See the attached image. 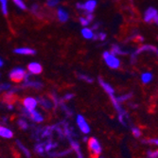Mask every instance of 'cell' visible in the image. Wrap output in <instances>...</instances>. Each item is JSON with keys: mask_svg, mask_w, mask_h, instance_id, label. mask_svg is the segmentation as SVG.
<instances>
[{"mask_svg": "<svg viewBox=\"0 0 158 158\" xmlns=\"http://www.w3.org/2000/svg\"><path fill=\"white\" fill-rule=\"evenodd\" d=\"M69 143H70L71 149H72V151L75 152V153H76V157L77 158H84L83 153H82L81 149V146L79 144V142L76 139H74V138H71V139H69Z\"/></svg>", "mask_w": 158, "mask_h": 158, "instance_id": "cell-8", "label": "cell"}, {"mask_svg": "<svg viewBox=\"0 0 158 158\" xmlns=\"http://www.w3.org/2000/svg\"><path fill=\"white\" fill-rule=\"evenodd\" d=\"M153 22H154V23H155V24H156V25L158 26V15H157V16H156V17L154 18V20H153Z\"/></svg>", "mask_w": 158, "mask_h": 158, "instance_id": "cell-39", "label": "cell"}, {"mask_svg": "<svg viewBox=\"0 0 158 158\" xmlns=\"http://www.w3.org/2000/svg\"><path fill=\"white\" fill-rule=\"evenodd\" d=\"M146 158H158V148L156 150H149L146 152Z\"/></svg>", "mask_w": 158, "mask_h": 158, "instance_id": "cell-30", "label": "cell"}, {"mask_svg": "<svg viewBox=\"0 0 158 158\" xmlns=\"http://www.w3.org/2000/svg\"><path fill=\"white\" fill-rule=\"evenodd\" d=\"M27 71H28V73H31V75H39L42 73L43 67L39 63L32 62L27 64Z\"/></svg>", "mask_w": 158, "mask_h": 158, "instance_id": "cell-9", "label": "cell"}, {"mask_svg": "<svg viewBox=\"0 0 158 158\" xmlns=\"http://www.w3.org/2000/svg\"><path fill=\"white\" fill-rule=\"evenodd\" d=\"M79 22H80V24L84 27H88L91 23L88 21V19L86 18L85 16H81L80 18H79Z\"/></svg>", "mask_w": 158, "mask_h": 158, "instance_id": "cell-32", "label": "cell"}, {"mask_svg": "<svg viewBox=\"0 0 158 158\" xmlns=\"http://www.w3.org/2000/svg\"><path fill=\"white\" fill-rule=\"evenodd\" d=\"M83 140H84L85 142H87V140H88V137H86V136H85V137H83Z\"/></svg>", "mask_w": 158, "mask_h": 158, "instance_id": "cell-40", "label": "cell"}, {"mask_svg": "<svg viewBox=\"0 0 158 158\" xmlns=\"http://www.w3.org/2000/svg\"><path fill=\"white\" fill-rule=\"evenodd\" d=\"M156 48L154 46H152V45H143V46H140L138 48H136V50L132 53L131 55V61L132 63H135L136 61V58L137 56L140 55L141 53H144V52H156Z\"/></svg>", "mask_w": 158, "mask_h": 158, "instance_id": "cell-5", "label": "cell"}, {"mask_svg": "<svg viewBox=\"0 0 158 158\" xmlns=\"http://www.w3.org/2000/svg\"><path fill=\"white\" fill-rule=\"evenodd\" d=\"M110 51H111L112 53H114V55H117V56H118V55H125V54L128 53L126 50H124L120 46H118V45H117V44L112 45Z\"/></svg>", "mask_w": 158, "mask_h": 158, "instance_id": "cell-17", "label": "cell"}, {"mask_svg": "<svg viewBox=\"0 0 158 158\" xmlns=\"http://www.w3.org/2000/svg\"><path fill=\"white\" fill-rule=\"evenodd\" d=\"M117 98H118V102L122 104L124 102H129V100H130L133 98V93L132 92H130V93H125V94H123L121 96H117Z\"/></svg>", "mask_w": 158, "mask_h": 158, "instance_id": "cell-20", "label": "cell"}, {"mask_svg": "<svg viewBox=\"0 0 158 158\" xmlns=\"http://www.w3.org/2000/svg\"><path fill=\"white\" fill-rule=\"evenodd\" d=\"M76 123L78 128L80 129V131L83 135H88L91 132V128L86 120V118L82 116V114H78L76 117Z\"/></svg>", "mask_w": 158, "mask_h": 158, "instance_id": "cell-4", "label": "cell"}, {"mask_svg": "<svg viewBox=\"0 0 158 158\" xmlns=\"http://www.w3.org/2000/svg\"><path fill=\"white\" fill-rule=\"evenodd\" d=\"M36 153L43 155L46 152V148H45V143H40V144H37L34 148Z\"/></svg>", "mask_w": 158, "mask_h": 158, "instance_id": "cell-26", "label": "cell"}, {"mask_svg": "<svg viewBox=\"0 0 158 158\" xmlns=\"http://www.w3.org/2000/svg\"><path fill=\"white\" fill-rule=\"evenodd\" d=\"M0 136L4 138H11L13 136V133L10 129L0 126Z\"/></svg>", "mask_w": 158, "mask_h": 158, "instance_id": "cell-18", "label": "cell"}, {"mask_svg": "<svg viewBox=\"0 0 158 158\" xmlns=\"http://www.w3.org/2000/svg\"><path fill=\"white\" fill-rule=\"evenodd\" d=\"M131 133L134 137L135 138H140L142 136V130L141 128L138 126H132L131 127Z\"/></svg>", "mask_w": 158, "mask_h": 158, "instance_id": "cell-23", "label": "cell"}, {"mask_svg": "<svg viewBox=\"0 0 158 158\" xmlns=\"http://www.w3.org/2000/svg\"><path fill=\"white\" fill-rule=\"evenodd\" d=\"M85 17L88 19V21H89L90 23H92L93 20H94V15H93V13H87V12H85Z\"/></svg>", "mask_w": 158, "mask_h": 158, "instance_id": "cell-35", "label": "cell"}, {"mask_svg": "<svg viewBox=\"0 0 158 158\" xmlns=\"http://www.w3.org/2000/svg\"><path fill=\"white\" fill-rule=\"evenodd\" d=\"M74 97H75V95L73 93H67L62 98V99L64 100V102H67V100H71L72 98H74Z\"/></svg>", "mask_w": 158, "mask_h": 158, "instance_id": "cell-34", "label": "cell"}, {"mask_svg": "<svg viewBox=\"0 0 158 158\" xmlns=\"http://www.w3.org/2000/svg\"><path fill=\"white\" fill-rule=\"evenodd\" d=\"M27 72L22 67H14L10 71L9 77L14 82H22L25 79Z\"/></svg>", "mask_w": 158, "mask_h": 158, "instance_id": "cell-3", "label": "cell"}, {"mask_svg": "<svg viewBox=\"0 0 158 158\" xmlns=\"http://www.w3.org/2000/svg\"><path fill=\"white\" fill-rule=\"evenodd\" d=\"M38 103L43 107V108H45L46 110H50L53 108L54 106V103L52 102V99L50 98H48L46 97H40L38 99Z\"/></svg>", "mask_w": 158, "mask_h": 158, "instance_id": "cell-11", "label": "cell"}, {"mask_svg": "<svg viewBox=\"0 0 158 158\" xmlns=\"http://www.w3.org/2000/svg\"><path fill=\"white\" fill-rule=\"evenodd\" d=\"M98 27H99V24H98V23H95V24L92 26V27H91V28H92V30L95 31H98Z\"/></svg>", "mask_w": 158, "mask_h": 158, "instance_id": "cell-37", "label": "cell"}, {"mask_svg": "<svg viewBox=\"0 0 158 158\" xmlns=\"http://www.w3.org/2000/svg\"><path fill=\"white\" fill-rule=\"evenodd\" d=\"M158 15V11L155 8L150 7L144 11V15H143V20L146 23H150L154 20V18Z\"/></svg>", "mask_w": 158, "mask_h": 158, "instance_id": "cell-7", "label": "cell"}, {"mask_svg": "<svg viewBox=\"0 0 158 158\" xmlns=\"http://www.w3.org/2000/svg\"><path fill=\"white\" fill-rule=\"evenodd\" d=\"M3 65H4V61L1 58H0V67H2Z\"/></svg>", "mask_w": 158, "mask_h": 158, "instance_id": "cell-38", "label": "cell"}, {"mask_svg": "<svg viewBox=\"0 0 158 158\" xmlns=\"http://www.w3.org/2000/svg\"><path fill=\"white\" fill-rule=\"evenodd\" d=\"M86 143H87L88 150L91 155L93 156V158L99 156L102 154V144H100V142L98 141V139H97L96 137H89Z\"/></svg>", "mask_w": 158, "mask_h": 158, "instance_id": "cell-2", "label": "cell"}, {"mask_svg": "<svg viewBox=\"0 0 158 158\" xmlns=\"http://www.w3.org/2000/svg\"><path fill=\"white\" fill-rule=\"evenodd\" d=\"M95 158H103L102 155H99V156H97V157H95Z\"/></svg>", "mask_w": 158, "mask_h": 158, "instance_id": "cell-41", "label": "cell"}, {"mask_svg": "<svg viewBox=\"0 0 158 158\" xmlns=\"http://www.w3.org/2000/svg\"><path fill=\"white\" fill-rule=\"evenodd\" d=\"M31 12L33 14V15L42 18L43 13H42V11H41V7H40L38 4H32V5H31Z\"/></svg>", "mask_w": 158, "mask_h": 158, "instance_id": "cell-21", "label": "cell"}, {"mask_svg": "<svg viewBox=\"0 0 158 158\" xmlns=\"http://www.w3.org/2000/svg\"><path fill=\"white\" fill-rule=\"evenodd\" d=\"M153 80V75L152 72L146 71V72H143L140 76V81L143 84H149Z\"/></svg>", "mask_w": 158, "mask_h": 158, "instance_id": "cell-16", "label": "cell"}, {"mask_svg": "<svg viewBox=\"0 0 158 158\" xmlns=\"http://www.w3.org/2000/svg\"><path fill=\"white\" fill-rule=\"evenodd\" d=\"M16 143H17V146H18V148L20 149V151L25 154V156L27 157V158H31V152L28 151V149L27 148V147H25L22 143L19 141V140H17L16 141Z\"/></svg>", "mask_w": 158, "mask_h": 158, "instance_id": "cell-24", "label": "cell"}, {"mask_svg": "<svg viewBox=\"0 0 158 158\" xmlns=\"http://www.w3.org/2000/svg\"><path fill=\"white\" fill-rule=\"evenodd\" d=\"M98 83L99 85L102 86V88L104 90V92L108 95V96H112V95H114L116 94V92H114V89L113 86L108 83L106 81H104L103 79L102 78H98Z\"/></svg>", "mask_w": 158, "mask_h": 158, "instance_id": "cell-10", "label": "cell"}, {"mask_svg": "<svg viewBox=\"0 0 158 158\" xmlns=\"http://www.w3.org/2000/svg\"><path fill=\"white\" fill-rule=\"evenodd\" d=\"M12 87V86L10 84V83H7V82H4V83H0V92H7L9 91L10 88Z\"/></svg>", "mask_w": 158, "mask_h": 158, "instance_id": "cell-31", "label": "cell"}, {"mask_svg": "<svg viewBox=\"0 0 158 158\" xmlns=\"http://www.w3.org/2000/svg\"><path fill=\"white\" fill-rule=\"evenodd\" d=\"M38 105V100L32 97H27L23 99V107L28 111H32L36 109Z\"/></svg>", "mask_w": 158, "mask_h": 158, "instance_id": "cell-6", "label": "cell"}, {"mask_svg": "<svg viewBox=\"0 0 158 158\" xmlns=\"http://www.w3.org/2000/svg\"><path fill=\"white\" fill-rule=\"evenodd\" d=\"M0 8L3 15H8L9 9H8V0H0Z\"/></svg>", "mask_w": 158, "mask_h": 158, "instance_id": "cell-25", "label": "cell"}, {"mask_svg": "<svg viewBox=\"0 0 158 158\" xmlns=\"http://www.w3.org/2000/svg\"><path fill=\"white\" fill-rule=\"evenodd\" d=\"M81 36H82L84 39H86V40H93L94 35H95L94 31L92 30V28L88 27H82V30H81Z\"/></svg>", "mask_w": 158, "mask_h": 158, "instance_id": "cell-15", "label": "cell"}, {"mask_svg": "<svg viewBox=\"0 0 158 158\" xmlns=\"http://www.w3.org/2000/svg\"><path fill=\"white\" fill-rule=\"evenodd\" d=\"M13 52L19 55H35L36 54V50L33 48H18L13 49Z\"/></svg>", "mask_w": 158, "mask_h": 158, "instance_id": "cell-14", "label": "cell"}, {"mask_svg": "<svg viewBox=\"0 0 158 158\" xmlns=\"http://www.w3.org/2000/svg\"><path fill=\"white\" fill-rule=\"evenodd\" d=\"M12 3L15 5L16 7H18L20 10H27V5L25 4V2L23 1V0H11Z\"/></svg>", "mask_w": 158, "mask_h": 158, "instance_id": "cell-28", "label": "cell"}, {"mask_svg": "<svg viewBox=\"0 0 158 158\" xmlns=\"http://www.w3.org/2000/svg\"><path fill=\"white\" fill-rule=\"evenodd\" d=\"M156 54H157V56H158V49H156V52H155Z\"/></svg>", "mask_w": 158, "mask_h": 158, "instance_id": "cell-42", "label": "cell"}, {"mask_svg": "<svg viewBox=\"0 0 158 158\" xmlns=\"http://www.w3.org/2000/svg\"><path fill=\"white\" fill-rule=\"evenodd\" d=\"M76 9L79 10H83L84 11V5H83V3H81V2L76 3Z\"/></svg>", "mask_w": 158, "mask_h": 158, "instance_id": "cell-36", "label": "cell"}, {"mask_svg": "<svg viewBox=\"0 0 158 158\" xmlns=\"http://www.w3.org/2000/svg\"><path fill=\"white\" fill-rule=\"evenodd\" d=\"M142 142L146 145H150V146H154L158 148V137H148V138H144L142 139Z\"/></svg>", "mask_w": 158, "mask_h": 158, "instance_id": "cell-19", "label": "cell"}, {"mask_svg": "<svg viewBox=\"0 0 158 158\" xmlns=\"http://www.w3.org/2000/svg\"><path fill=\"white\" fill-rule=\"evenodd\" d=\"M77 77H78L79 80L83 81L86 83H93L94 82L93 78L91 76H89V75H86V74H83V73H77Z\"/></svg>", "mask_w": 158, "mask_h": 158, "instance_id": "cell-22", "label": "cell"}, {"mask_svg": "<svg viewBox=\"0 0 158 158\" xmlns=\"http://www.w3.org/2000/svg\"><path fill=\"white\" fill-rule=\"evenodd\" d=\"M0 78H1V74H0Z\"/></svg>", "mask_w": 158, "mask_h": 158, "instance_id": "cell-43", "label": "cell"}, {"mask_svg": "<svg viewBox=\"0 0 158 158\" xmlns=\"http://www.w3.org/2000/svg\"><path fill=\"white\" fill-rule=\"evenodd\" d=\"M102 58L106 65L110 67L111 69H118L121 65V62L118 57L117 55H114V53H112L110 50H106L103 52Z\"/></svg>", "mask_w": 158, "mask_h": 158, "instance_id": "cell-1", "label": "cell"}, {"mask_svg": "<svg viewBox=\"0 0 158 158\" xmlns=\"http://www.w3.org/2000/svg\"><path fill=\"white\" fill-rule=\"evenodd\" d=\"M107 37V34L103 31H99L98 33H95L93 40H99V41H105Z\"/></svg>", "mask_w": 158, "mask_h": 158, "instance_id": "cell-29", "label": "cell"}, {"mask_svg": "<svg viewBox=\"0 0 158 158\" xmlns=\"http://www.w3.org/2000/svg\"><path fill=\"white\" fill-rule=\"evenodd\" d=\"M57 17H58V20L61 23H65L69 19V14L64 8L60 7L58 10H57Z\"/></svg>", "mask_w": 158, "mask_h": 158, "instance_id": "cell-13", "label": "cell"}, {"mask_svg": "<svg viewBox=\"0 0 158 158\" xmlns=\"http://www.w3.org/2000/svg\"><path fill=\"white\" fill-rule=\"evenodd\" d=\"M60 0H47V6L49 8H55L59 5Z\"/></svg>", "mask_w": 158, "mask_h": 158, "instance_id": "cell-33", "label": "cell"}, {"mask_svg": "<svg viewBox=\"0 0 158 158\" xmlns=\"http://www.w3.org/2000/svg\"><path fill=\"white\" fill-rule=\"evenodd\" d=\"M84 5V11L87 13H93L97 8L98 2L97 0H86V2L83 3Z\"/></svg>", "mask_w": 158, "mask_h": 158, "instance_id": "cell-12", "label": "cell"}, {"mask_svg": "<svg viewBox=\"0 0 158 158\" xmlns=\"http://www.w3.org/2000/svg\"><path fill=\"white\" fill-rule=\"evenodd\" d=\"M17 125L19 126L20 129H22V130H27V129H28V127H30V124H28L27 121L26 119H24V118L18 119Z\"/></svg>", "mask_w": 158, "mask_h": 158, "instance_id": "cell-27", "label": "cell"}]
</instances>
